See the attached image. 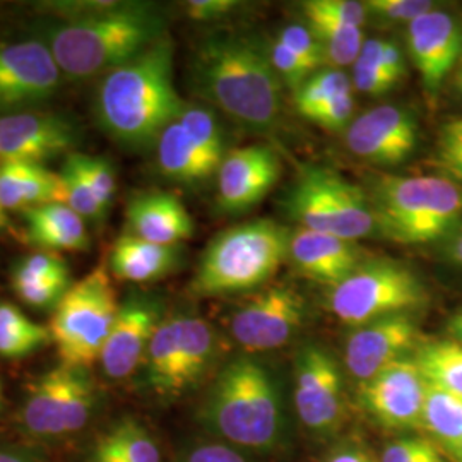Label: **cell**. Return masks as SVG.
Returning <instances> with one entry per match:
<instances>
[{"instance_id": "cell-35", "label": "cell", "mask_w": 462, "mask_h": 462, "mask_svg": "<svg viewBox=\"0 0 462 462\" xmlns=\"http://www.w3.org/2000/svg\"><path fill=\"white\" fill-rule=\"evenodd\" d=\"M106 446L131 462H162V454L148 430L135 420L124 418L99 437Z\"/></svg>"}, {"instance_id": "cell-51", "label": "cell", "mask_w": 462, "mask_h": 462, "mask_svg": "<svg viewBox=\"0 0 462 462\" xmlns=\"http://www.w3.org/2000/svg\"><path fill=\"white\" fill-rule=\"evenodd\" d=\"M444 257L452 264L462 265V225L444 240Z\"/></svg>"}, {"instance_id": "cell-18", "label": "cell", "mask_w": 462, "mask_h": 462, "mask_svg": "<svg viewBox=\"0 0 462 462\" xmlns=\"http://www.w3.org/2000/svg\"><path fill=\"white\" fill-rule=\"evenodd\" d=\"M408 49L425 91L435 95L461 57V24L446 11L431 9L408 24Z\"/></svg>"}, {"instance_id": "cell-43", "label": "cell", "mask_w": 462, "mask_h": 462, "mask_svg": "<svg viewBox=\"0 0 462 462\" xmlns=\"http://www.w3.org/2000/svg\"><path fill=\"white\" fill-rule=\"evenodd\" d=\"M269 53L281 79L293 88V91H297L301 84L317 72L314 67L300 59L291 50L286 49L278 40L269 47Z\"/></svg>"}, {"instance_id": "cell-11", "label": "cell", "mask_w": 462, "mask_h": 462, "mask_svg": "<svg viewBox=\"0 0 462 462\" xmlns=\"http://www.w3.org/2000/svg\"><path fill=\"white\" fill-rule=\"evenodd\" d=\"M305 319V300L290 286H273L248 300L231 319V336L250 351L286 345Z\"/></svg>"}, {"instance_id": "cell-59", "label": "cell", "mask_w": 462, "mask_h": 462, "mask_svg": "<svg viewBox=\"0 0 462 462\" xmlns=\"http://www.w3.org/2000/svg\"><path fill=\"white\" fill-rule=\"evenodd\" d=\"M457 459H459V461L462 462V447H461V450H459V454H457Z\"/></svg>"}, {"instance_id": "cell-22", "label": "cell", "mask_w": 462, "mask_h": 462, "mask_svg": "<svg viewBox=\"0 0 462 462\" xmlns=\"http://www.w3.org/2000/svg\"><path fill=\"white\" fill-rule=\"evenodd\" d=\"M11 284L26 307L49 312L59 307L74 281L70 267L59 254L38 250L13 267Z\"/></svg>"}, {"instance_id": "cell-9", "label": "cell", "mask_w": 462, "mask_h": 462, "mask_svg": "<svg viewBox=\"0 0 462 462\" xmlns=\"http://www.w3.org/2000/svg\"><path fill=\"white\" fill-rule=\"evenodd\" d=\"M429 301L423 281L396 261H365L347 280L332 288L329 309L341 322L365 326L380 319L410 315Z\"/></svg>"}, {"instance_id": "cell-39", "label": "cell", "mask_w": 462, "mask_h": 462, "mask_svg": "<svg viewBox=\"0 0 462 462\" xmlns=\"http://www.w3.org/2000/svg\"><path fill=\"white\" fill-rule=\"evenodd\" d=\"M433 163L448 177L462 180V116L448 120L439 131Z\"/></svg>"}, {"instance_id": "cell-28", "label": "cell", "mask_w": 462, "mask_h": 462, "mask_svg": "<svg viewBox=\"0 0 462 462\" xmlns=\"http://www.w3.org/2000/svg\"><path fill=\"white\" fill-rule=\"evenodd\" d=\"M179 334V387L180 394L198 383L215 355V330L200 317H175Z\"/></svg>"}, {"instance_id": "cell-42", "label": "cell", "mask_w": 462, "mask_h": 462, "mask_svg": "<svg viewBox=\"0 0 462 462\" xmlns=\"http://www.w3.org/2000/svg\"><path fill=\"white\" fill-rule=\"evenodd\" d=\"M364 5L366 13L379 19L408 24L433 9L429 0H368Z\"/></svg>"}, {"instance_id": "cell-50", "label": "cell", "mask_w": 462, "mask_h": 462, "mask_svg": "<svg viewBox=\"0 0 462 462\" xmlns=\"http://www.w3.org/2000/svg\"><path fill=\"white\" fill-rule=\"evenodd\" d=\"M326 462H377L365 448L356 446L341 447L332 452Z\"/></svg>"}, {"instance_id": "cell-3", "label": "cell", "mask_w": 462, "mask_h": 462, "mask_svg": "<svg viewBox=\"0 0 462 462\" xmlns=\"http://www.w3.org/2000/svg\"><path fill=\"white\" fill-rule=\"evenodd\" d=\"M194 78L202 97L248 127L267 129L280 118V74L269 49L250 34L206 38L196 53Z\"/></svg>"}, {"instance_id": "cell-24", "label": "cell", "mask_w": 462, "mask_h": 462, "mask_svg": "<svg viewBox=\"0 0 462 462\" xmlns=\"http://www.w3.org/2000/svg\"><path fill=\"white\" fill-rule=\"evenodd\" d=\"M62 202L64 187L59 173L33 163H0V204L7 213Z\"/></svg>"}, {"instance_id": "cell-29", "label": "cell", "mask_w": 462, "mask_h": 462, "mask_svg": "<svg viewBox=\"0 0 462 462\" xmlns=\"http://www.w3.org/2000/svg\"><path fill=\"white\" fill-rule=\"evenodd\" d=\"M146 383L162 397L180 396L179 387V334L175 317L162 320L144 356Z\"/></svg>"}, {"instance_id": "cell-13", "label": "cell", "mask_w": 462, "mask_h": 462, "mask_svg": "<svg viewBox=\"0 0 462 462\" xmlns=\"http://www.w3.org/2000/svg\"><path fill=\"white\" fill-rule=\"evenodd\" d=\"M346 144L353 154L374 165H399L418 146V124L410 110L380 105L349 124Z\"/></svg>"}, {"instance_id": "cell-32", "label": "cell", "mask_w": 462, "mask_h": 462, "mask_svg": "<svg viewBox=\"0 0 462 462\" xmlns=\"http://www.w3.org/2000/svg\"><path fill=\"white\" fill-rule=\"evenodd\" d=\"M307 28L314 34L320 49L324 51L326 62L337 67L353 66L364 47V32L362 28L349 26L341 21L320 16L309 11H301Z\"/></svg>"}, {"instance_id": "cell-4", "label": "cell", "mask_w": 462, "mask_h": 462, "mask_svg": "<svg viewBox=\"0 0 462 462\" xmlns=\"http://www.w3.org/2000/svg\"><path fill=\"white\" fill-rule=\"evenodd\" d=\"M368 200L375 231L401 245L444 242L462 221V190L446 177L380 175Z\"/></svg>"}, {"instance_id": "cell-49", "label": "cell", "mask_w": 462, "mask_h": 462, "mask_svg": "<svg viewBox=\"0 0 462 462\" xmlns=\"http://www.w3.org/2000/svg\"><path fill=\"white\" fill-rule=\"evenodd\" d=\"M182 462H247L236 450L221 444H206L187 454Z\"/></svg>"}, {"instance_id": "cell-20", "label": "cell", "mask_w": 462, "mask_h": 462, "mask_svg": "<svg viewBox=\"0 0 462 462\" xmlns=\"http://www.w3.org/2000/svg\"><path fill=\"white\" fill-rule=\"evenodd\" d=\"M290 259L301 274L330 290L347 280L365 263L364 250L356 242L307 228L291 233Z\"/></svg>"}, {"instance_id": "cell-2", "label": "cell", "mask_w": 462, "mask_h": 462, "mask_svg": "<svg viewBox=\"0 0 462 462\" xmlns=\"http://www.w3.org/2000/svg\"><path fill=\"white\" fill-rule=\"evenodd\" d=\"M165 19L141 2H106L99 11L55 19L42 30L62 76L86 81L108 74L160 40Z\"/></svg>"}, {"instance_id": "cell-5", "label": "cell", "mask_w": 462, "mask_h": 462, "mask_svg": "<svg viewBox=\"0 0 462 462\" xmlns=\"http://www.w3.org/2000/svg\"><path fill=\"white\" fill-rule=\"evenodd\" d=\"M291 233L254 219L217 233L202 252L192 290L200 297L248 291L271 280L290 257Z\"/></svg>"}, {"instance_id": "cell-12", "label": "cell", "mask_w": 462, "mask_h": 462, "mask_svg": "<svg viewBox=\"0 0 462 462\" xmlns=\"http://www.w3.org/2000/svg\"><path fill=\"white\" fill-rule=\"evenodd\" d=\"M74 122L50 112H17L0 116V163L23 162L43 165L74 152L79 143Z\"/></svg>"}, {"instance_id": "cell-47", "label": "cell", "mask_w": 462, "mask_h": 462, "mask_svg": "<svg viewBox=\"0 0 462 462\" xmlns=\"http://www.w3.org/2000/svg\"><path fill=\"white\" fill-rule=\"evenodd\" d=\"M430 446V440L420 437L399 439L383 448L380 462H416L429 450Z\"/></svg>"}, {"instance_id": "cell-55", "label": "cell", "mask_w": 462, "mask_h": 462, "mask_svg": "<svg viewBox=\"0 0 462 462\" xmlns=\"http://www.w3.org/2000/svg\"><path fill=\"white\" fill-rule=\"evenodd\" d=\"M0 462H32L26 456L17 454V452H9V450H0Z\"/></svg>"}, {"instance_id": "cell-10", "label": "cell", "mask_w": 462, "mask_h": 462, "mask_svg": "<svg viewBox=\"0 0 462 462\" xmlns=\"http://www.w3.org/2000/svg\"><path fill=\"white\" fill-rule=\"evenodd\" d=\"M62 72L40 40L0 43V116L26 112L57 91Z\"/></svg>"}, {"instance_id": "cell-38", "label": "cell", "mask_w": 462, "mask_h": 462, "mask_svg": "<svg viewBox=\"0 0 462 462\" xmlns=\"http://www.w3.org/2000/svg\"><path fill=\"white\" fill-rule=\"evenodd\" d=\"M59 175L62 179V187H64V202L62 204L69 206L74 213H78L84 219L101 221L106 216V211L99 204L91 187L84 180L83 175L67 160L62 165V170L59 171Z\"/></svg>"}, {"instance_id": "cell-6", "label": "cell", "mask_w": 462, "mask_h": 462, "mask_svg": "<svg viewBox=\"0 0 462 462\" xmlns=\"http://www.w3.org/2000/svg\"><path fill=\"white\" fill-rule=\"evenodd\" d=\"M204 420L236 446L264 450L280 439L282 414L274 380L263 365L236 358L217 375Z\"/></svg>"}, {"instance_id": "cell-53", "label": "cell", "mask_w": 462, "mask_h": 462, "mask_svg": "<svg viewBox=\"0 0 462 462\" xmlns=\"http://www.w3.org/2000/svg\"><path fill=\"white\" fill-rule=\"evenodd\" d=\"M447 332L450 336V341H454V343L462 346V307L448 319Z\"/></svg>"}, {"instance_id": "cell-14", "label": "cell", "mask_w": 462, "mask_h": 462, "mask_svg": "<svg viewBox=\"0 0 462 462\" xmlns=\"http://www.w3.org/2000/svg\"><path fill=\"white\" fill-rule=\"evenodd\" d=\"M282 166L274 149L263 144L231 149L217 170V206L238 215L257 206L280 182Z\"/></svg>"}, {"instance_id": "cell-25", "label": "cell", "mask_w": 462, "mask_h": 462, "mask_svg": "<svg viewBox=\"0 0 462 462\" xmlns=\"http://www.w3.org/2000/svg\"><path fill=\"white\" fill-rule=\"evenodd\" d=\"M179 245H158L131 233L120 235L110 254V273L116 280L152 282L173 273L180 264Z\"/></svg>"}, {"instance_id": "cell-17", "label": "cell", "mask_w": 462, "mask_h": 462, "mask_svg": "<svg viewBox=\"0 0 462 462\" xmlns=\"http://www.w3.org/2000/svg\"><path fill=\"white\" fill-rule=\"evenodd\" d=\"M421 343V334L410 315H396L365 324L347 341V370L353 377L366 382L383 368L406 360Z\"/></svg>"}, {"instance_id": "cell-27", "label": "cell", "mask_w": 462, "mask_h": 462, "mask_svg": "<svg viewBox=\"0 0 462 462\" xmlns=\"http://www.w3.org/2000/svg\"><path fill=\"white\" fill-rule=\"evenodd\" d=\"M156 149L162 173L175 182H202L216 173L179 120L166 127L156 143Z\"/></svg>"}, {"instance_id": "cell-23", "label": "cell", "mask_w": 462, "mask_h": 462, "mask_svg": "<svg viewBox=\"0 0 462 462\" xmlns=\"http://www.w3.org/2000/svg\"><path fill=\"white\" fill-rule=\"evenodd\" d=\"M69 375L70 366L59 365L30 383L19 411V421L26 433L43 440L66 437L64 416Z\"/></svg>"}, {"instance_id": "cell-15", "label": "cell", "mask_w": 462, "mask_h": 462, "mask_svg": "<svg viewBox=\"0 0 462 462\" xmlns=\"http://www.w3.org/2000/svg\"><path fill=\"white\" fill-rule=\"evenodd\" d=\"M341 372L326 349L303 347L295 364V406L301 423L314 431H328L341 418Z\"/></svg>"}, {"instance_id": "cell-31", "label": "cell", "mask_w": 462, "mask_h": 462, "mask_svg": "<svg viewBox=\"0 0 462 462\" xmlns=\"http://www.w3.org/2000/svg\"><path fill=\"white\" fill-rule=\"evenodd\" d=\"M51 334L49 328L32 320L16 305L0 303V356L19 360L32 356L49 346Z\"/></svg>"}, {"instance_id": "cell-33", "label": "cell", "mask_w": 462, "mask_h": 462, "mask_svg": "<svg viewBox=\"0 0 462 462\" xmlns=\"http://www.w3.org/2000/svg\"><path fill=\"white\" fill-rule=\"evenodd\" d=\"M413 360L427 382L462 397V346L457 343H421Z\"/></svg>"}, {"instance_id": "cell-58", "label": "cell", "mask_w": 462, "mask_h": 462, "mask_svg": "<svg viewBox=\"0 0 462 462\" xmlns=\"http://www.w3.org/2000/svg\"><path fill=\"white\" fill-rule=\"evenodd\" d=\"M4 408V393H2V383H0V411Z\"/></svg>"}, {"instance_id": "cell-54", "label": "cell", "mask_w": 462, "mask_h": 462, "mask_svg": "<svg viewBox=\"0 0 462 462\" xmlns=\"http://www.w3.org/2000/svg\"><path fill=\"white\" fill-rule=\"evenodd\" d=\"M416 462H446L444 461V457H442V454H440V450L437 448V447L430 446L429 450L418 459Z\"/></svg>"}, {"instance_id": "cell-26", "label": "cell", "mask_w": 462, "mask_h": 462, "mask_svg": "<svg viewBox=\"0 0 462 462\" xmlns=\"http://www.w3.org/2000/svg\"><path fill=\"white\" fill-rule=\"evenodd\" d=\"M26 223V240L45 252H84L91 238L86 219L66 204H45L21 213Z\"/></svg>"}, {"instance_id": "cell-1", "label": "cell", "mask_w": 462, "mask_h": 462, "mask_svg": "<svg viewBox=\"0 0 462 462\" xmlns=\"http://www.w3.org/2000/svg\"><path fill=\"white\" fill-rule=\"evenodd\" d=\"M175 45L168 33L129 62L103 76L97 95L101 129L122 146L156 144L187 103L173 81Z\"/></svg>"}, {"instance_id": "cell-36", "label": "cell", "mask_w": 462, "mask_h": 462, "mask_svg": "<svg viewBox=\"0 0 462 462\" xmlns=\"http://www.w3.org/2000/svg\"><path fill=\"white\" fill-rule=\"evenodd\" d=\"M347 91H351V81L343 70L320 69L295 91V106L300 116L309 118L322 105Z\"/></svg>"}, {"instance_id": "cell-45", "label": "cell", "mask_w": 462, "mask_h": 462, "mask_svg": "<svg viewBox=\"0 0 462 462\" xmlns=\"http://www.w3.org/2000/svg\"><path fill=\"white\" fill-rule=\"evenodd\" d=\"M353 112H355L353 91H347V93L330 99L326 105H322L307 120L314 122L322 129L336 133V131L349 127V124L353 122Z\"/></svg>"}, {"instance_id": "cell-56", "label": "cell", "mask_w": 462, "mask_h": 462, "mask_svg": "<svg viewBox=\"0 0 462 462\" xmlns=\"http://www.w3.org/2000/svg\"><path fill=\"white\" fill-rule=\"evenodd\" d=\"M9 226V217H7V211L4 209V206L0 204V233L4 230H7Z\"/></svg>"}, {"instance_id": "cell-30", "label": "cell", "mask_w": 462, "mask_h": 462, "mask_svg": "<svg viewBox=\"0 0 462 462\" xmlns=\"http://www.w3.org/2000/svg\"><path fill=\"white\" fill-rule=\"evenodd\" d=\"M420 425L457 456L462 447V397L427 382Z\"/></svg>"}, {"instance_id": "cell-16", "label": "cell", "mask_w": 462, "mask_h": 462, "mask_svg": "<svg viewBox=\"0 0 462 462\" xmlns=\"http://www.w3.org/2000/svg\"><path fill=\"white\" fill-rule=\"evenodd\" d=\"M427 380L414 360H401L364 382L365 410L387 429H413L421 421Z\"/></svg>"}, {"instance_id": "cell-44", "label": "cell", "mask_w": 462, "mask_h": 462, "mask_svg": "<svg viewBox=\"0 0 462 462\" xmlns=\"http://www.w3.org/2000/svg\"><path fill=\"white\" fill-rule=\"evenodd\" d=\"M301 11L330 17L356 28H362L366 21L364 4L355 0H309L301 4Z\"/></svg>"}, {"instance_id": "cell-7", "label": "cell", "mask_w": 462, "mask_h": 462, "mask_svg": "<svg viewBox=\"0 0 462 462\" xmlns=\"http://www.w3.org/2000/svg\"><path fill=\"white\" fill-rule=\"evenodd\" d=\"M118 307L106 267L99 265L76 281L53 310L49 326L60 365L89 370L98 364Z\"/></svg>"}, {"instance_id": "cell-41", "label": "cell", "mask_w": 462, "mask_h": 462, "mask_svg": "<svg viewBox=\"0 0 462 462\" xmlns=\"http://www.w3.org/2000/svg\"><path fill=\"white\" fill-rule=\"evenodd\" d=\"M278 42L286 49L291 50L300 59H303L307 64L314 67L315 70H320V67L326 64L324 51L305 24H288L278 34Z\"/></svg>"}, {"instance_id": "cell-40", "label": "cell", "mask_w": 462, "mask_h": 462, "mask_svg": "<svg viewBox=\"0 0 462 462\" xmlns=\"http://www.w3.org/2000/svg\"><path fill=\"white\" fill-rule=\"evenodd\" d=\"M366 64L377 67L394 78L397 83L404 78L406 74V66L402 53L396 43L387 42V40H365L364 47L360 51V57Z\"/></svg>"}, {"instance_id": "cell-21", "label": "cell", "mask_w": 462, "mask_h": 462, "mask_svg": "<svg viewBox=\"0 0 462 462\" xmlns=\"http://www.w3.org/2000/svg\"><path fill=\"white\" fill-rule=\"evenodd\" d=\"M127 225L131 235L158 245H179L196 231L182 200L170 192H144L131 199Z\"/></svg>"}, {"instance_id": "cell-52", "label": "cell", "mask_w": 462, "mask_h": 462, "mask_svg": "<svg viewBox=\"0 0 462 462\" xmlns=\"http://www.w3.org/2000/svg\"><path fill=\"white\" fill-rule=\"evenodd\" d=\"M91 462H131L127 461L124 456H120L112 447L106 446L101 439H97V442L91 447Z\"/></svg>"}, {"instance_id": "cell-19", "label": "cell", "mask_w": 462, "mask_h": 462, "mask_svg": "<svg viewBox=\"0 0 462 462\" xmlns=\"http://www.w3.org/2000/svg\"><path fill=\"white\" fill-rule=\"evenodd\" d=\"M160 310L148 298L131 297L120 303L114 328L98 364L105 377L124 380L144 364L151 337L160 324Z\"/></svg>"}, {"instance_id": "cell-48", "label": "cell", "mask_w": 462, "mask_h": 462, "mask_svg": "<svg viewBox=\"0 0 462 462\" xmlns=\"http://www.w3.org/2000/svg\"><path fill=\"white\" fill-rule=\"evenodd\" d=\"M238 2L235 0H190L185 5L187 16L192 21L199 23H208V21H216L219 17H225L235 11Z\"/></svg>"}, {"instance_id": "cell-57", "label": "cell", "mask_w": 462, "mask_h": 462, "mask_svg": "<svg viewBox=\"0 0 462 462\" xmlns=\"http://www.w3.org/2000/svg\"><path fill=\"white\" fill-rule=\"evenodd\" d=\"M456 88H457V91L462 95V66L457 70V74H456Z\"/></svg>"}, {"instance_id": "cell-37", "label": "cell", "mask_w": 462, "mask_h": 462, "mask_svg": "<svg viewBox=\"0 0 462 462\" xmlns=\"http://www.w3.org/2000/svg\"><path fill=\"white\" fill-rule=\"evenodd\" d=\"M66 160L83 175L84 180L95 192L99 204L108 213L114 204L116 190V170L112 163L99 156H89L76 151L66 156Z\"/></svg>"}, {"instance_id": "cell-8", "label": "cell", "mask_w": 462, "mask_h": 462, "mask_svg": "<svg viewBox=\"0 0 462 462\" xmlns=\"http://www.w3.org/2000/svg\"><path fill=\"white\" fill-rule=\"evenodd\" d=\"M301 228L356 242L375 231L368 194L326 166H303L284 198Z\"/></svg>"}, {"instance_id": "cell-34", "label": "cell", "mask_w": 462, "mask_h": 462, "mask_svg": "<svg viewBox=\"0 0 462 462\" xmlns=\"http://www.w3.org/2000/svg\"><path fill=\"white\" fill-rule=\"evenodd\" d=\"M179 122L217 173L228 151H225V139L215 116L206 108L187 105Z\"/></svg>"}, {"instance_id": "cell-46", "label": "cell", "mask_w": 462, "mask_h": 462, "mask_svg": "<svg viewBox=\"0 0 462 462\" xmlns=\"http://www.w3.org/2000/svg\"><path fill=\"white\" fill-rule=\"evenodd\" d=\"M353 84L358 91H362L365 95L382 97V95L393 91V88L396 86L397 81L394 78H391L389 74H385L383 70L370 66L362 59H358L353 64Z\"/></svg>"}]
</instances>
